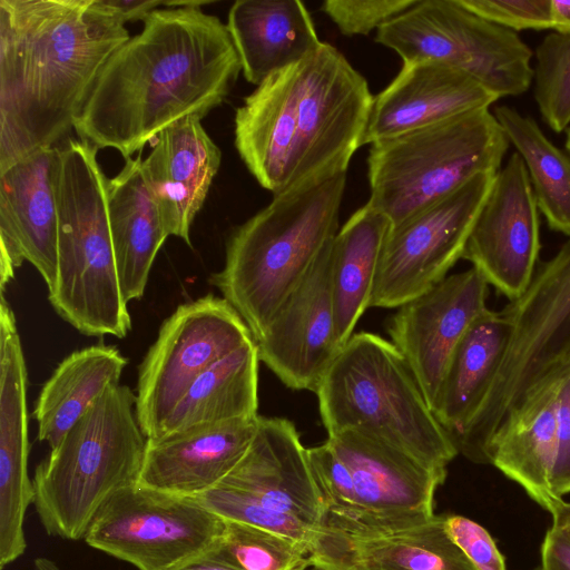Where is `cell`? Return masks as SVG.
Here are the masks:
<instances>
[{
	"label": "cell",
	"mask_w": 570,
	"mask_h": 570,
	"mask_svg": "<svg viewBox=\"0 0 570 570\" xmlns=\"http://www.w3.org/2000/svg\"><path fill=\"white\" fill-rule=\"evenodd\" d=\"M167 1L104 65L76 122L79 139L131 158L175 122L202 119L242 71L227 26L202 6Z\"/></svg>",
	"instance_id": "1"
},
{
	"label": "cell",
	"mask_w": 570,
	"mask_h": 570,
	"mask_svg": "<svg viewBox=\"0 0 570 570\" xmlns=\"http://www.w3.org/2000/svg\"><path fill=\"white\" fill-rule=\"evenodd\" d=\"M129 38L102 0H0V173L75 128Z\"/></svg>",
	"instance_id": "2"
},
{
	"label": "cell",
	"mask_w": 570,
	"mask_h": 570,
	"mask_svg": "<svg viewBox=\"0 0 570 570\" xmlns=\"http://www.w3.org/2000/svg\"><path fill=\"white\" fill-rule=\"evenodd\" d=\"M373 98L343 53L322 42L244 98L235 112V147L273 195L346 171L364 145Z\"/></svg>",
	"instance_id": "3"
},
{
	"label": "cell",
	"mask_w": 570,
	"mask_h": 570,
	"mask_svg": "<svg viewBox=\"0 0 570 570\" xmlns=\"http://www.w3.org/2000/svg\"><path fill=\"white\" fill-rule=\"evenodd\" d=\"M346 171L274 195L230 235L223 269L208 282L239 314L254 341L338 232Z\"/></svg>",
	"instance_id": "4"
},
{
	"label": "cell",
	"mask_w": 570,
	"mask_h": 570,
	"mask_svg": "<svg viewBox=\"0 0 570 570\" xmlns=\"http://www.w3.org/2000/svg\"><path fill=\"white\" fill-rule=\"evenodd\" d=\"M315 393L327 435L357 431L442 474L459 454L405 360L391 342L376 334L354 333Z\"/></svg>",
	"instance_id": "5"
},
{
	"label": "cell",
	"mask_w": 570,
	"mask_h": 570,
	"mask_svg": "<svg viewBox=\"0 0 570 570\" xmlns=\"http://www.w3.org/2000/svg\"><path fill=\"white\" fill-rule=\"evenodd\" d=\"M98 149L76 138L60 146L57 187L58 269L49 302L87 336H127L131 318L110 232L108 179Z\"/></svg>",
	"instance_id": "6"
},
{
	"label": "cell",
	"mask_w": 570,
	"mask_h": 570,
	"mask_svg": "<svg viewBox=\"0 0 570 570\" xmlns=\"http://www.w3.org/2000/svg\"><path fill=\"white\" fill-rule=\"evenodd\" d=\"M147 438L129 386H110L36 468L33 505L49 535L85 538L117 491L139 482Z\"/></svg>",
	"instance_id": "7"
},
{
	"label": "cell",
	"mask_w": 570,
	"mask_h": 570,
	"mask_svg": "<svg viewBox=\"0 0 570 570\" xmlns=\"http://www.w3.org/2000/svg\"><path fill=\"white\" fill-rule=\"evenodd\" d=\"M501 313L512 325L505 356L455 440L459 453L479 464H488L487 449L498 430L570 373V239Z\"/></svg>",
	"instance_id": "8"
},
{
	"label": "cell",
	"mask_w": 570,
	"mask_h": 570,
	"mask_svg": "<svg viewBox=\"0 0 570 570\" xmlns=\"http://www.w3.org/2000/svg\"><path fill=\"white\" fill-rule=\"evenodd\" d=\"M510 142L490 109L371 144L368 204L395 226L482 174H497Z\"/></svg>",
	"instance_id": "9"
},
{
	"label": "cell",
	"mask_w": 570,
	"mask_h": 570,
	"mask_svg": "<svg viewBox=\"0 0 570 570\" xmlns=\"http://www.w3.org/2000/svg\"><path fill=\"white\" fill-rule=\"evenodd\" d=\"M375 41L403 62L432 61L474 78L498 99L532 85L533 51L517 32L497 26L458 0H419L383 24Z\"/></svg>",
	"instance_id": "10"
},
{
	"label": "cell",
	"mask_w": 570,
	"mask_h": 570,
	"mask_svg": "<svg viewBox=\"0 0 570 570\" xmlns=\"http://www.w3.org/2000/svg\"><path fill=\"white\" fill-rule=\"evenodd\" d=\"M225 527L226 520L196 498L138 482L106 501L83 539L139 570H171L207 552Z\"/></svg>",
	"instance_id": "11"
},
{
	"label": "cell",
	"mask_w": 570,
	"mask_h": 570,
	"mask_svg": "<svg viewBox=\"0 0 570 570\" xmlns=\"http://www.w3.org/2000/svg\"><path fill=\"white\" fill-rule=\"evenodd\" d=\"M253 335L223 297L207 294L179 305L161 324L138 368L136 415L147 439L165 422L190 384Z\"/></svg>",
	"instance_id": "12"
},
{
	"label": "cell",
	"mask_w": 570,
	"mask_h": 570,
	"mask_svg": "<svg viewBox=\"0 0 570 570\" xmlns=\"http://www.w3.org/2000/svg\"><path fill=\"white\" fill-rule=\"evenodd\" d=\"M495 175H479L451 195L391 227L370 307L397 308L448 276L463 256Z\"/></svg>",
	"instance_id": "13"
},
{
	"label": "cell",
	"mask_w": 570,
	"mask_h": 570,
	"mask_svg": "<svg viewBox=\"0 0 570 570\" xmlns=\"http://www.w3.org/2000/svg\"><path fill=\"white\" fill-rule=\"evenodd\" d=\"M539 225L528 173L514 151L494 177L462 258L513 302L525 292L538 267Z\"/></svg>",
	"instance_id": "14"
},
{
	"label": "cell",
	"mask_w": 570,
	"mask_h": 570,
	"mask_svg": "<svg viewBox=\"0 0 570 570\" xmlns=\"http://www.w3.org/2000/svg\"><path fill=\"white\" fill-rule=\"evenodd\" d=\"M326 441L352 475L360 520L355 534L402 530L434 517V494L446 474L357 431L327 435Z\"/></svg>",
	"instance_id": "15"
},
{
	"label": "cell",
	"mask_w": 570,
	"mask_h": 570,
	"mask_svg": "<svg viewBox=\"0 0 570 570\" xmlns=\"http://www.w3.org/2000/svg\"><path fill=\"white\" fill-rule=\"evenodd\" d=\"M488 285L474 267L449 275L399 306L390 320L391 343L405 360L431 410L458 344L488 308Z\"/></svg>",
	"instance_id": "16"
},
{
	"label": "cell",
	"mask_w": 570,
	"mask_h": 570,
	"mask_svg": "<svg viewBox=\"0 0 570 570\" xmlns=\"http://www.w3.org/2000/svg\"><path fill=\"white\" fill-rule=\"evenodd\" d=\"M333 239L255 341L261 362L292 390L315 392L342 350L332 298Z\"/></svg>",
	"instance_id": "17"
},
{
	"label": "cell",
	"mask_w": 570,
	"mask_h": 570,
	"mask_svg": "<svg viewBox=\"0 0 570 570\" xmlns=\"http://www.w3.org/2000/svg\"><path fill=\"white\" fill-rule=\"evenodd\" d=\"M60 146L39 149L0 173V286L27 261L45 281H57Z\"/></svg>",
	"instance_id": "18"
},
{
	"label": "cell",
	"mask_w": 570,
	"mask_h": 570,
	"mask_svg": "<svg viewBox=\"0 0 570 570\" xmlns=\"http://www.w3.org/2000/svg\"><path fill=\"white\" fill-rule=\"evenodd\" d=\"M28 373L14 314L4 294L0 303V561L7 566L26 550V511L33 503L28 474L30 451Z\"/></svg>",
	"instance_id": "19"
},
{
	"label": "cell",
	"mask_w": 570,
	"mask_h": 570,
	"mask_svg": "<svg viewBox=\"0 0 570 570\" xmlns=\"http://www.w3.org/2000/svg\"><path fill=\"white\" fill-rule=\"evenodd\" d=\"M218 484L312 527L324 523L325 511L307 449L287 419L258 415L249 448Z\"/></svg>",
	"instance_id": "20"
},
{
	"label": "cell",
	"mask_w": 570,
	"mask_h": 570,
	"mask_svg": "<svg viewBox=\"0 0 570 570\" xmlns=\"http://www.w3.org/2000/svg\"><path fill=\"white\" fill-rule=\"evenodd\" d=\"M499 100L468 73L432 62H403L397 76L374 96L365 144H373Z\"/></svg>",
	"instance_id": "21"
},
{
	"label": "cell",
	"mask_w": 570,
	"mask_h": 570,
	"mask_svg": "<svg viewBox=\"0 0 570 570\" xmlns=\"http://www.w3.org/2000/svg\"><path fill=\"white\" fill-rule=\"evenodd\" d=\"M222 151L198 116L164 129L141 161L146 186L154 198L167 236L190 246V227L219 169Z\"/></svg>",
	"instance_id": "22"
},
{
	"label": "cell",
	"mask_w": 570,
	"mask_h": 570,
	"mask_svg": "<svg viewBox=\"0 0 570 570\" xmlns=\"http://www.w3.org/2000/svg\"><path fill=\"white\" fill-rule=\"evenodd\" d=\"M309 563L314 570H476L450 538L445 515L363 535L320 527Z\"/></svg>",
	"instance_id": "23"
},
{
	"label": "cell",
	"mask_w": 570,
	"mask_h": 570,
	"mask_svg": "<svg viewBox=\"0 0 570 570\" xmlns=\"http://www.w3.org/2000/svg\"><path fill=\"white\" fill-rule=\"evenodd\" d=\"M257 419L200 425L147 439L139 483L186 497L209 490L244 456L256 433Z\"/></svg>",
	"instance_id": "24"
},
{
	"label": "cell",
	"mask_w": 570,
	"mask_h": 570,
	"mask_svg": "<svg viewBox=\"0 0 570 570\" xmlns=\"http://www.w3.org/2000/svg\"><path fill=\"white\" fill-rule=\"evenodd\" d=\"M226 26L242 72L255 86L301 61L323 42L299 0H237Z\"/></svg>",
	"instance_id": "25"
},
{
	"label": "cell",
	"mask_w": 570,
	"mask_h": 570,
	"mask_svg": "<svg viewBox=\"0 0 570 570\" xmlns=\"http://www.w3.org/2000/svg\"><path fill=\"white\" fill-rule=\"evenodd\" d=\"M140 153L108 179V210L118 278L128 303L144 296L155 257L168 237L141 170Z\"/></svg>",
	"instance_id": "26"
},
{
	"label": "cell",
	"mask_w": 570,
	"mask_h": 570,
	"mask_svg": "<svg viewBox=\"0 0 570 570\" xmlns=\"http://www.w3.org/2000/svg\"><path fill=\"white\" fill-rule=\"evenodd\" d=\"M511 335L509 320L501 312L487 308L458 344L432 409L454 443L492 383Z\"/></svg>",
	"instance_id": "27"
},
{
	"label": "cell",
	"mask_w": 570,
	"mask_h": 570,
	"mask_svg": "<svg viewBox=\"0 0 570 570\" xmlns=\"http://www.w3.org/2000/svg\"><path fill=\"white\" fill-rule=\"evenodd\" d=\"M392 224L366 203L337 232L332 244L331 283L337 344L343 347L370 307L379 263Z\"/></svg>",
	"instance_id": "28"
},
{
	"label": "cell",
	"mask_w": 570,
	"mask_h": 570,
	"mask_svg": "<svg viewBox=\"0 0 570 570\" xmlns=\"http://www.w3.org/2000/svg\"><path fill=\"white\" fill-rule=\"evenodd\" d=\"M128 361L112 345H92L72 352L43 384L33 416L38 439L53 450L110 386L119 384Z\"/></svg>",
	"instance_id": "29"
},
{
	"label": "cell",
	"mask_w": 570,
	"mask_h": 570,
	"mask_svg": "<svg viewBox=\"0 0 570 570\" xmlns=\"http://www.w3.org/2000/svg\"><path fill=\"white\" fill-rule=\"evenodd\" d=\"M259 362L257 345L252 340L210 365L178 401L159 438L200 425L258 416Z\"/></svg>",
	"instance_id": "30"
},
{
	"label": "cell",
	"mask_w": 570,
	"mask_h": 570,
	"mask_svg": "<svg viewBox=\"0 0 570 570\" xmlns=\"http://www.w3.org/2000/svg\"><path fill=\"white\" fill-rule=\"evenodd\" d=\"M557 389L519 412L492 436L488 463L518 483L542 509L551 512L562 498L550 490L557 454Z\"/></svg>",
	"instance_id": "31"
},
{
	"label": "cell",
	"mask_w": 570,
	"mask_h": 570,
	"mask_svg": "<svg viewBox=\"0 0 570 570\" xmlns=\"http://www.w3.org/2000/svg\"><path fill=\"white\" fill-rule=\"evenodd\" d=\"M493 114L523 160L549 228L570 238V154L557 147L532 117L515 108L503 105Z\"/></svg>",
	"instance_id": "32"
},
{
	"label": "cell",
	"mask_w": 570,
	"mask_h": 570,
	"mask_svg": "<svg viewBox=\"0 0 570 570\" xmlns=\"http://www.w3.org/2000/svg\"><path fill=\"white\" fill-rule=\"evenodd\" d=\"M206 556L238 570H307L309 547L284 535L226 520Z\"/></svg>",
	"instance_id": "33"
},
{
	"label": "cell",
	"mask_w": 570,
	"mask_h": 570,
	"mask_svg": "<svg viewBox=\"0 0 570 570\" xmlns=\"http://www.w3.org/2000/svg\"><path fill=\"white\" fill-rule=\"evenodd\" d=\"M533 97L546 125L557 134L570 126V33L551 31L537 46Z\"/></svg>",
	"instance_id": "34"
},
{
	"label": "cell",
	"mask_w": 570,
	"mask_h": 570,
	"mask_svg": "<svg viewBox=\"0 0 570 570\" xmlns=\"http://www.w3.org/2000/svg\"><path fill=\"white\" fill-rule=\"evenodd\" d=\"M307 455L325 511L322 527L350 534L357 533L358 510L347 465L327 441L307 449Z\"/></svg>",
	"instance_id": "35"
},
{
	"label": "cell",
	"mask_w": 570,
	"mask_h": 570,
	"mask_svg": "<svg viewBox=\"0 0 570 570\" xmlns=\"http://www.w3.org/2000/svg\"><path fill=\"white\" fill-rule=\"evenodd\" d=\"M194 498L225 520L284 535L308 546L309 549L320 529L289 514L269 509L247 495L222 484H216Z\"/></svg>",
	"instance_id": "36"
},
{
	"label": "cell",
	"mask_w": 570,
	"mask_h": 570,
	"mask_svg": "<svg viewBox=\"0 0 570 570\" xmlns=\"http://www.w3.org/2000/svg\"><path fill=\"white\" fill-rule=\"evenodd\" d=\"M419 0H326L321 10L345 36L368 35Z\"/></svg>",
	"instance_id": "37"
},
{
	"label": "cell",
	"mask_w": 570,
	"mask_h": 570,
	"mask_svg": "<svg viewBox=\"0 0 570 570\" xmlns=\"http://www.w3.org/2000/svg\"><path fill=\"white\" fill-rule=\"evenodd\" d=\"M479 17L513 32L553 30L551 0H458Z\"/></svg>",
	"instance_id": "38"
},
{
	"label": "cell",
	"mask_w": 570,
	"mask_h": 570,
	"mask_svg": "<svg viewBox=\"0 0 570 570\" xmlns=\"http://www.w3.org/2000/svg\"><path fill=\"white\" fill-rule=\"evenodd\" d=\"M445 528L476 570H507L504 558L491 534L475 521L463 515H445Z\"/></svg>",
	"instance_id": "39"
},
{
	"label": "cell",
	"mask_w": 570,
	"mask_h": 570,
	"mask_svg": "<svg viewBox=\"0 0 570 570\" xmlns=\"http://www.w3.org/2000/svg\"><path fill=\"white\" fill-rule=\"evenodd\" d=\"M557 454L550 475L556 498L570 493V373L560 382L556 396Z\"/></svg>",
	"instance_id": "40"
},
{
	"label": "cell",
	"mask_w": 570,
	"mask_h": 570,
	"mask_svg": "<svg viewBox=\"0 0 570 570\" xmlns=\"http://www.w3.org/2000/svg\"><path fill=\"white\" fill-rule=\"evenodd\" d=\"M540 570H570V535L551 524L541 544Z\"/></svg>",
	"instance_id": "41"
},
{
	"label": "cell",
	"mask_w": 570,
	"mask_h": 570,
	"mask_svg": "<svg viewBox=\"0 0 570 570\" xmlns=\"http://www.w3.org/2000/svg\"><path fill=\"white\" fill-rule=\"evenodd\" d=\"M124 23L142 20L157 7L165 3L164 0H102Z\"/></svg>",
	"instance_id": "42"
},
{
	"label": "cell",
	"mask_w": 570,
	"mask_h": 570,
	"mask_svg": "<svg viewBox=\"0 0 570 570\" xmlns=\"http://www.w3.org/2000/svg\"><path fill=\"white\" fill-rule=\"evenodd\" d=\"M171 570H238L224 562L209 558L205 553L189 559Z\"/></svg>",
	"instance_id": "43"
},
{
	"label": "cell",
	"mask_w": 570,
	"mask_h": 570,
	"mask_svg": "<svg viewBox=\"0 0 570 570\" xmlns=\"http://www.w3.org/2000/svg\"><path fill=\"white\" fill-rule=\"evenodd\" d=\"M553 30L560 33H570V0H551Z\"/></svg>",
	"instance_id": "44"
},
{
	"label": "cell",
	"mask_w": 570,
	"mask_h": 570,
	"mask_svg": "<svg viewBox=\"0 0 570 570\" xmlns=\"http://www.w3.org/2000/svg\"><path fill=\"white\" fill-rule=\"evenodd\" d=\"M552 524L561 528L570 535V502L560 499L552 508Z\"/></svg>",
	"instance_id": "45"
},
{
	"label": "cell",
	"mask_w": 570,
	"mask_h": 570,
	"mask_svg": "<svg viewBox=\"0 0 570 570\" xmlns=\"http://www.w3.org/2000/svg\"><path fill=\"white\" fill-rule=\"evenodd\" d=\"M35 570H61L59 566L48 558H37L33 561Z\"/></svg>",
	"instance_id": "46"
},
{
	"label": "cell",
	"mask_w": 570,
	"mask_h": 570,
	"mask_svg": "<svg viewBox=\"0 0 570 570\" xmlns=\"http://www.w3.org/2000/svg\"><path fill=\"white\" fill-rule=\"evenodd\" d=\"M564 147H566V150L570 154V126L566 130Z\"/></svg>",
	"instance_id": "47"
},
{
	"label": "cell",
	"mask_w": 570,
	"mask_h": 570,
	"mask_svg": "<svg viewBox=\"0 0 570 570\" xmlns=\"http://www.w3.org/2000/svg\"><path fill=\"white\" fill-rule=\"evenodd\" d=\"M307 570H309V569H307ZM312 570H314V569H312Z\"/></svg>",
	"instance_id": "48"
},
{
	"label": "cell",
	"mask_w": 570,
	"mask_h": 570,
	"mask_svg": "<svg viewBox=\"0 0 570 570\" xmlns=\"http://www.w3.org/2000/svg\"><path fill=\"white\" fill-rule=\"evenodd\" d=\"M540 570V569H539Z\"/></svg>",
	"instance_id": "49"
}]
</instances>
